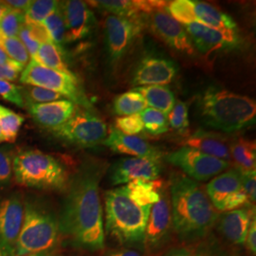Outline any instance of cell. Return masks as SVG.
I'll return each mask as SVG.
<instances>
[{"mask_svg": "<svg viewBox=\"0 0 256 256\" xmlns=\"http://www.w3.org/2000/svg\"><path fill=\"white\" fill-rule=\"evenodd\" d=\"M24 68L25 66L10 59L4 63H0V80L14 82L18 79Z\"/></svg>", "mask_w": 256, "mask_h": 256, "instance_id": "42", "label": "cell"}, {"mask_svg": "<svg viewBox=\"0 0 256 256\" xmlns=\"http://www.w3.org/2000/svg\"><path fill=\"white\" fill-rule=\"evenodd\" d=\"M242 178V188L247 194L248 202L252 203L256 202V173L254 171L241 172Z\"/></svg>", "mask_w": 256, "mask_h": 256, "instance_id": "44", "label": "cell"}, {"mask_svg": "<svg viewBox=\"0 0 256 256\" xmlns=\"http://www.w3.org/2000/svg\"><path fill=\"white\" fill-rule=\"evenodd\" d=\"M115 124V128L126 135L137 136V134L144 131V122L140 113L129 116H122L116 120Z\"/></svg>", "mask_w": 256, "mask_h": 256, "instance_id": "40", "label": "cell"}, {"mask_svg": "<svg viewBox=\"0 0 256 256\" xmlns=\"http://www.w3.org/2000/svg\"><path fill=\"white\" fill-rule=\"evenodd\" d=\"M41 25L45 28L50 41L62 48L66 43V27L60 7L50 14Z\"/></svg>", "mask_w": 256, "mask_h": 256, "instance_id": "33", "label": "cell"}, {"mask_svg": "<svg viewBox=\"0 0 256 256\" xmlns=\"http://www.w3.org/2000/svg\"><path fill=\"white\" fill-rule=\"evenodd\" d=\"M57 256L55 254H52L50 252H38V254H30V256Z\"/></svg>", "mask_w": 256, "mask_h": 256, "instance_id": "51", "label": "cell"}, {"mask_svg": "<svg viewBox=\"0 0 256 256\" xmlns=\"http://www.w3.org/2000/svg\"><path fill=\"white\" fill-rule=\"evenodd\" d=\"M106 256H142L137 250L131 248H118L112 250Z\"/></svg>", "mask_w": 256, "mask_h": 256, "instance_id": "47", "label": "cell"}, {"mask_svg": "<svg viewBox=\"0 0 256 256\" xmlns=\"http://www.w3.org/2000/svg\"><path fill=\"white\" fill-rule=\"evenodd\" d=\"M59 7V1L34 0L24 12L25 23L41 25L43 21Z\"/></svg>", "mask_w": 256, "mask_h": 256, "instance_id": "32", "label": "cell"}, {"mask_svg": "<svg viewBox=\"0 0 256 256\" xmlns=\"http://www.w3.org/2000/svg\"><path fill=\"white\" fill-rule=\"evenodd\" d=\"M128 196L142 207L152 208L160 200L162 183L153 180H133L124 185Z\"/></svg>", "mask_w": 256, "mask_h": 256, "instance_id": "26", "label": "cell"}, {"mask_svg": "<svg viewBox=\"0 0 256 256\" xmlns=\"http://www.w3.org/2000/svg\"><path fill=\"white\" fill-rule=\"evenodd\" d=\"M50 131L64 142L81 147L104 144L108 135L104 120L92 111L84 110H75L70 119Z\"/></svg>", "mask_w": 256, "mask_h": 256, "instance_id": "8", "label": "cell"}, {"mask_svg": "<svg viewBox=\"0 0 256 256\" xmlns=\"http://www.w3.org/2000/svg\"><path fill=\"white\" fill-rule=\"evenodd\" d=\"M169 164L182 169L196 182L209 180L229 168V162L204 154L191 147L182 146L166 156Z\"/></svg>", "mask_w": 256, "mask_h": 256, "instance_id": "9", "label": "cell"}, {"mask_svg": "<svg viewBox=\"0 0 256 256\" xmlns=\"http://www.w3.org/2000/svg\"><path fill=\"white\" fill-rule=\"evenodd\" d=\"M0 256H1V252H0Z\"/></svg>", "mask_w": 256, "mask_h": 256, "instance_id": "53", "label": "cell"}, {"mask_svg": "<svg viewBox=\"0 0 256 256\" xmlns=\"http://www.w3.org/2000/svg\"><path fill=\"white\" fill-rule=\"evenodd\" d=\"M59 232L58 220L52 214L27 203L23 225L16 243V256L48 252L54 247Z\"/></svg>", "mask_w": 256, "mask_h": 256, "instance_id": "6", "label": "cell"}, {"mask_svg": "<svg viewBox=\"0 0 256 256\" xmlns=\"http://www.w3.org/2000/svg\"><path fill=\"white\" fill-rule=\"evenodd\" d=\"M206 192L216 210L229 212L250 204L242 188L241 172L236 168L214 176L207 184Z\"/></svg>", "mask_w": 256, "mask_h": 256, "instance_id": "10", "label": "cell"}, {"mask_svg": "<svg viewBox=\"0 0 256 256\" xmlns=\"http://www.w3.org/2000/svg\"><path fill=\"white\" fill-rule=\"evenodd\" d=\"M20 82L27 86H39L61 94L74 104L88 106L82 88L74 74H64L48 68L34 61L25 66L20 75Z\"/></svg>", "mask_w": 256, "mask_h": 256, "instance_id": "7", "label": "cell"}, {"mask_svg": "<svg viewBox=\"0 0 256 256\" xmlns=\"http://www.w3.org/2000/svg\"><path fill=\"white\" fill-rule=\"evenodd\" d=\"M162 171L160 160L144 158H124L116 162L110 171V182L114 186L133 180H156Z\"/></svg>", "mask_w": 256, "mask_h": 256, "instance_id": "15", "label": "cell"}, {"mask_svg": "<svg viewBox=\"0 0 256 256\" xmlns=\"http://www.w3.org/2000/svg\"><path fill=\"white\" fill-rule=\"evenodd\" d=\"M22 96L25 102V104H46L50 102L62 100L63 96L59 93H56L46 88L27 86L25 88H21Z\"/></svg>", "mask_w": 256, "mask_h": 256, "instance_id": "36", "label": "cell"}, {"mask_svg": "<svg viewBox=\"0 0 256 256\" xmlns=\"http://www.w3.org/2000/svg\"><path fill=\"white\" fill-rule=\"evenodd\" d=\"M12 172L16 182L30 188L62 191L68 186L64 166L39 150H26L14 156Z\"/></svg>", "mask_w": 256, "mask_h": 256, "instance_id": "5", "label": "cell"}, {"mask_svg": "<svg viewBox=\"0 0 256 256\" xmlns=\"http://www.w3.org/2000/svg\"><path fill=\"white\" fill-rule=\"evenodd\" d=\"M254 218V210L252 208L242 207L226 212L220 220V232L232 243L243 245L246 241L248 228Z\"/></svg>", "mask_w": 256, "mask_h": 256, "instance_id": "21", "label": "cell"}, {"mask_svg": "<svg viewBox=\"0 0 256 256\" xmlns=\"http://www.w3.org/2000/svg\"><path fill=\"white\" fill-rule=\"evenodd\" d=\"M246 244L248 250L252 256H256V218L252 220L248 230L247 238H246Z\"/></svg>", "mask_w": 256, "mask_h": 256, "instance_id": "45", "label": "cell"}, {"mask_svg": "<svg viewBox=\"0 0 256 256\" xmlns=\"http://www.w3.org/2000/svg\"><path fill=\"white\" fill-rule=\"evenodd\" d=\"M165 10L183 26L196 22L191 0H174L168 2Z\"/></svg>", "mask_w": 256, "mask_h": 256, "instance_id": "35", "label": "cell"}, {"mask_svg": "<svg viewBox=\"0 0 256 256\" xmlns=\"http://www.w3.org/2000/svg\"><path fill=\"white\" fill-rule=\"evenodd\" d=\"M230 158L240 172L254 171L256 166V148L254 142L239 140L230 144Z\"/></svg>", "mask_w": 256, "mask_h": 256, "instance_id": "28", "label": "cell"}, {"mask_svg": "<svg viewBox=\"0 0 256 256\" xmlns=\"http://www.w3.org/2000/svg\"><path fill=\"white\" fill-rule=\"evenodd\" d=\"M25 208L18 196L0 203V252L2 256H16L19 234L23 225Z\"/></svg>", "mask_w": 256, "mask_h": 256, "instance_id": "14", "label": "cell"}, {"mask_svg": "<svg viewBox=\"0 0 256 256\" xmlns=\"http://www.w3.org/2000/svg\"><path fill=\"white\" fill-rule=\"evenodd\" d=\"M104 165H84L68 182L59 223V230L75 246L90 252L104 247V229L100 196V182Z\"/></svg>", "mask_w": 256, "mask_h": 256, "instance_id": "1", "label": "cell"}, {"mask_svg": "<svg viewBox=\"0 0 256 256\" xmlns=\"http://www.w3.org/2000/svg\"><path fill=\"white\" fill-rule=\"evenodd\" d=\"M32 61L64 74H74L70 70L68 64L64 62L63 50L52 42L41 44L36 54L34 59H32Z\"/></svg>", "mask_w": 256, "mask_h": 256, "instance_id": "27", "label": "cell"}, {"mask_svg": "<svg viewBox=\"0 0 256 256\" xmlns=\"http://www.w3.org/2000/svg\"><path fill=\"white\" fill-rule=\"evenodd\" d=\"M28 110L38 124L52 130L70 119L76 106L72 102L62 99L46 104H30Z\"/></svg>", "mask_w": 256, "mask_h": 256, "instance_id": "20", "label": "cell"}, {"mask_svg": "<svg viewBox=\"0 0 256 256\" xmlns=\"http://www.w3.org/2000/svg\"><path fill=\"white\" fill-rule=\"evenodd\" d=\"M0 97L5 101L10 102L19 108L25 106L21 88L12 82L0 80Z\"/></svg>", "mask_w": 256, "mask_h": 256, "instance_id": "41", "label": "cell"}, {"mask_svg": "<svg viewBox=\"0 0 256 256\" xmlns=\"http://www.w3.org/2000/svg\"><path fill=\"white\" fill-rule=\"evenodd\" d=\"M147 23L156 36L174 50L188 55L194 54L192 41L183 25L174 20L165 9L148 14Z\"/></svg>", "mask_w": 256, "mask_h": 256, "instance_id": "13", "label": "cell"}, {"mask_svg": "<svg viewBox=\"0 0 256 256\" xmlns=\"http://www.w3.org/2000/svg\"><path fill=\"white\" fill-rule=\"evenodd\" d=\"M192 5L196 22L218 30H236V21L214 6L200 1H192Z\"/></svg>", "mask_w": 256, "mask_h": 256, "instance_id": "23", "label": "cell"}, {"mask_svg": "<svg viewBox=\"0 0 256 256\" xmlns=\"http://www.w3.org/2000/svg\"><path fill=\"white\" fill-rule=\"evenodd\" d=\"M184 146L191 147L204 154L228 162L230 158V146L228 140L222 135L207 132L203 129L196 130L191 136L185 138Z\"/></svg>", "mask_w": 256, "mask_h": 256, "instance_id": "22", "label": "cell"}, {"mask_svg": "<svg viewBox=\"0 0 256 256\" xmlns=\"http://www.w3.org/2000/svg\"><path fill=\"white\" fill-rule=\"evenodd\" d=\"M104 144L115 153L133 156V158L160 160L162 156L160 151L144 138L124 134L115 128H110Z\"/></svg>", "mask_w": 256, "mask_h": 256, "instance_id": "19", "label": "cell"}, {"mask_svg": "<svg viewBox=\"0 0 256 256\" xmlns=\"http://www.w3.org/2000/svg\"><path fill=\"white\" fill-rule=\"evenodd\" d=\"M183 27L190 37L194 48L203 54L236 48L241 43L236 30H218L198 22H192Z\"/></svg>", "mask_w": 256, "mask_h": 256, "instance_id": "12", "label": "cell"}, {"mask_svg": "<svg viewBox=\"0 0 256 256\" xmlns=\"http://www.w3.org/2000/svg\"><path fill=\"white\" fill-rule=\"evenodd\" d=\"M106 232L120 245L144 244L151 208L134 202L124 188L106 191L104 194Z\"/></svg>", "mask_w": 256, "mask_h": 256, "instance_id": "4", "label": "cell"}, {"mask_svg": "<svg viewBox=\"0 0 256 256\" xmlns=\"http://www.w3.org/2000/svg\"><path fill=\"white\" fill-rule=\"evenodd\" d=\"M170 196L172 225L180 240L192 242L206 236L218 214L202 185L176 173L171 178Z\"/></svg>", "mask_w": 256, "mask_h": 256, "instance_id": "2", "label": "cell"}, {"mask_svg": "<svg viewBox=\"0 0 256 256\" xmlns=\"http://www.w3.org/2000/svg\"><path fill=\"white\" fill-rule=\"evenodd\" d=\"M66 27V43L88 36L94 28L95 18L86 2L68 0L59 2Z\"/></svg>", "mask_w": 256, "mask_h": 256, "instance_id": "16", "label": "cell"}, {"mask_svg": "<svg viewBox=\"0 0 256 256\" xmlns=\"http://www.w3.org/2000/svg\"><path fill=\"white\" fill-rule=\"evenodd\" d=\"M3 142V137H2V132H1V126H0V144Z\"/></svg>", "mask_w": 256, "mask_h": 256, "instance_id": "52", "label": "cell"}, {"mask_svg": "<svg viewBox=\"0 0 256 256\" xmlns=\"http://www.w3.org/2000/svg\"><path fill=\"white\" fill-rule=\"evenodd\" d=\"M140 93L146 102L147 106L158 110L167 116L173 108L176 99L173 92L164 86H137L133 90Z\"/></svg>", "mask_w": 256, "mask_h": 256, "instance_id": "25", "label": "cell"}, {"mask_svg": "<svg viewBox=\"0 0 256 256\" xmlns=\"http://www.w3.org/2000/svg\"><path fill=\"white\" fill-rule=\"evenodd\" d=\"M198 111L205 126L227 133L246 129L256 122L254 101L214 86L202 92L198 101Z\"/></svg>", "mask_w": 256, "mask_h": 256, "instance_id": "3", "label": "cell"}, {"mask_svg": "<svg viewBox=\"0 0 256 256\" xmlns=\"http://www.w3.org/2000/svg\"><path fill=\"white\" fill-rule=\"evenodd\" d=\"M178 74V66L172 60L162 57H146L138 66L133 84L136 86H164L173 80Z\"/></svg>", "mask_w": 256, "mask_h": 256, "instance_id": "18", "label": "cell"}, {"mask_svg": "<svg viewBox=\"0 0 256 256\" xmlns=\"http://www.w3.org/2000/svg\"><path fill=\"white\" fill-rule=\"evenodd\" d=\"M0 46L10 60L23 66H27L30 63V54L18 37H6L1 41Z\"/></svg>", "mask_w": 256, "mask_h": 256, "instance_id": "37", "label": "cell"}, {"mask_svg": "<svg viewBox=\"0 0 256 256\" xmlns=\"http://www.w3.org/2000/svg\"><path fill=\"white\" fill-rule=\"evenodd\" d=\"M166 256H194L191 254H189V252H185V250H174V252H170L169 254H167Z\"/></svg>", "mask_w": 256, "mask_h": 256, "instance_id": "49", "label": "cell"}, {"mask_svg": "<svg viewBox=\"0 0 256 256\" xmlns=\"http://www.w3.org/2000/svg\"><path fill=\"white\" fill-rule=\"evenodd\" d=\"M138 18L108 16L104 21L106 43L110 61L118 63L126 54L140 30Z\"/></svg>", "mask_w": 256, "mask_h": 256, "instance_id": "11", "label": "cell"}, {"mask_svg": "<svg viewBox=\"0 0 256 256\" xmlns=\"http://www.w3.org/2000/svg\"><path fill=\"white\" fill-rule=\"evenodd\" d=\"M19 40L27 50L30 60L34 58L39 46L43 43L50 42L46 30L42 25L24 23L18 34Z\"/></svg>", "mask_w": 256, "mask_h": 256, "instance_id": "29", "label": "cell"}, {"mask_svg": "<svg viewBox=\"0 0 256 256\" xmlns=\"http://www.w3.org/2000/svg\"><path fill=\"white\" fill-rule=\"evenodd\" d=\"M8 60H10L8 55L6 54V52H4L2 46H0V63H4V62H6Z\"/></svg>", "mask_w": 256, "mask_h": 256, "instance_id": "50", "label": "cell"}, {"mask_svg": "<svg viewBox=\"0 0 256 256\" xmlns=\"http://www.w3.org/2000/svg\"><path fill=\"white\" fill-rule=\"evenodd\" d=\"M167 120L171 128L178 131L180 133H185L189 128V115L188 106L182 101L176 102L173 108L167 114Z\"/></svg>", "mask_w": 256, "mask_h": 256, "instance_id": "39", "label": "cell"}, {"mask_svg": "<svg viewBox=\"0 0 256 256\" xmlns=\"http://www.w3.org/2000/svg\"><path fill=\"white\" fill-rule=\"evenodd\" d=\"M24 120L22 115L0 104V126L3 142H14L18 136L19 130Z\"/></svg>", "mask_w": 256, "mask_h": 256, "instance_id": "30", "label": "cell"}, {"mask_svg": "<svg viewBox=\"0 0 256 256\" xmlns=\"http://www.w3.org/2000/svg\"><path fill=\"white\" fill-rule=\"evenodd\" d=\"M172 227L171 202L165 191L160 194V200L155 203L147 221L144 244L151 250L162 247L169 236Z\"/></svg>", "mask_w": 256, "mask_h": 256, "instance_id": "17", "label": "cell"}, {"mask_svg": "<svg viewBox=\"0 0 256 256\" xmlns=\"http://www.w3.org/2000/svg\"><path fill=\"white\" fill-rule=\"evenodd\" d=\"M25 23L24 14L14 10L9 12L0 20V34L3 37H18Z\"/></svg>", "mask_w": 256, "mask_h": 256, "instance_id": "38", "label": "cell"}, {"mask_svg": "<svg viewBox=\"0 0 256 256\" xmlns=\"http://www.w3.org/2000/svg\"><path fill=\"white\" fill-rule=\"evenodd\" d=\"M140 118L144 122V129L148 134L158 136L164 134L169 130L167 116L158 110L146 108L140 113Z\"/></svg>", "mask_w": 256, "mask_h": 256, "instance_id": "34", "label": "cell"}, {"mask_svg": "<svg viewBox=\"0 0 256 256\" xmlns=\"http://www.w3.org/2000/svg\"><path fill=\"white\" fill-rule=\"evenodd\" d=\"M10 10H14L18 12H25V10H27L30 1V0H7V1H3Z\"/></svg>", "mask_w": 256, "mask_h": 256, "instance_id": "46", "label": "cell"}, {"mask_svg": "<svg viewBox=\"0 0 256 256\" xmlns=\"http://www.w3.org/2000/svg\"><path fill=\"white\" fill-rule=\"evenodd\" d=\"M90 3L98 9L112 14V16L126 18H138L140 14H146L149 12L147 1L99 0Z\"/></svg>", "mask_w": 256, "mask_h": 256, "instance_id": "24", "label": "cell"}, {"mask_svg": "<svg viewBox=\"0 0 256 256\" xmlns=\"http://www.w3.org/2000/svg\"><path fill=\"white\" fill-rule=\"evenodd\" d=\"M146 108V100L134 90L120 94L114 101V111L120 116L138 114Z\"/></svg>", "mask_w": 256, "mask_h": 256, "instance_id": "31", "label": "cell"}, {"mask_svg": "<svg viewBox=\"0 0 256 256\" xmlns=\"http://www.w3.org/2000/svg\"><path fill=\"white\" fill-rule=\"evenodd\" d=\"M12 156L8 147H0V183L9 182L12 174Z\"/></svg>", "mask_w": 256, "mask_h": 256, "instance_id": "43", "label": "cell"}, {"mask_svg": "<svg viewBox=\"0 0 256 256\" xmlns=\"http://www.w3.org/2000/svg\"><path fill=\"white\" fill-rule=\"evenodd\" d=\"M10 10V9L9 7L3 1L0 2V20L9 12Z\"/></svg>", "mask_w": 256, "mask_h": 256, "instance_id": "48", "label": "cell"}]
</instances>
